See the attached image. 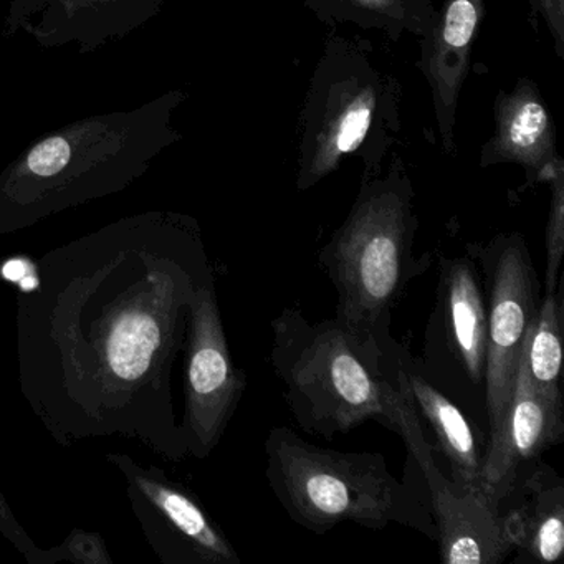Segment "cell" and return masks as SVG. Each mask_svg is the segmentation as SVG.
Segmentation results:
<instances>
[{"mask_svg":"<svg viewBox=\"0 0 564 564\" xmlns=\"http://www.w3.org/2000/svg\"><path fill=\"white\" fill-rule=\"evenodd\" d=\"M414 197L408 167L394 156L379 176L361 180L345 223L316 257L336 292V322L381 355L395 341L392 310L432 263V253L414 256Z\"/></svg>","mask_w":564,"mask_h":564,"instance_id":"1","label":"cell"},{"mask_svg":"<svg viewBox=\"0 0 564 564\" xmlns=\"http://www.w3.org/2000/svg\"><path fill=\"white\" fill-rule=\"evenodd\" d=\"M270 326V366L303 432L332 441L378 421L398 434L401 392L381 352L359 345L335 316L312 323L285 306Z\"/></svg>","mask_w":564,"mask_h":564,"instance_id":"2","label":"cell"},{"mask_svg":"<svg viewBox=\"0 0 564 564\" xmlns=\"http://www.w3.org/2000/svg\"><path fill=\"white\" fill-rule=\"evenodd\" d=\"M265 477L293 523L325 534L338 524L368 530L401 524L435 541L424 488L391 474L378 452H338L305 441L290 427L270 429Z\"/></svg>","mask_w":564,"mask_h":564,"instance_id":"3","label":"cell"},{"mask_svg":"<svg viewBox=\"0 0 564 564\" xmlns=\"http://www.w3.org/2000/svg\"><path fill=\"white\" fill-rule=\"evenodd\" d=\"M401 84L372 62L368 41L332 35L300 113L296 191L318 186L349 158L361 161V180L379 176L401 133Z\"/></svg>","mask_w":564,"mask_h":564,"instance_id":"4","label":"cell"},{"mask_svg":"<svg viewBox=\"0 0 564 564\" xmlns=\"http://www.w3.org/2000/svg\"><path fill=\"white\" fill-rule=\"evenodd\" d=\"M187 98L170 90L141 107L91 115L42 134L0 174V199H58L124 186L183 141L173 120Z\"/></svg>","mask_w":564,"mask_h":564,"instance_id":"5","label":"cell"},{"mask_svg":"<svg viewBox=\"0 0 564 564\" xmlns=\"http://www.w3.org/2000/svg\"><path fill=\"white\" fill-rule=\"evenodd\" d=\"M417 371L455 402L488 438L487 302L477 259H438L435 302L429 315Z\"/></svg>","mask_w":564,"mask_h":564,"instance_id":"6","label":"cell"},{"mask_svg":"<svg viewBox=\"0 0 564 564\" xmlns=\"http://www.w3.org/2000/svg\"><path fill=\"white\" fill-rule=\"evenodd\" d=\"M487 302L488 438L495 434L513 394L528 332L540 308L541 289L530 247L520 232L497 234L470 243ZM487 438V441H488Z\"/></svg>","mask_w":564,"mask_h":564,"instance_id":"7","label":"cell"},{"mask_svg":"<svg viewBox=\"0 0 564 564\" xmlns=\"http://www.w3.org/2000/svg\"><path fill=\"white\" fill-rule=\"evenodd\" d=\"M394 384L401 392L398 435L421 470L437 533L438 557L444 564L501 563L511 553V546L505 536L500 507L484 491L468 490L445 474L408 394L398 382Z\"/></svg>","mask_w":564,"mask_h":564,"instance_id":"8","label":"cell"},{"mask_svg":"<svg viewBox=\"0 0 564 564\" xmlns=\"http://www.w3.org/2000/svg\"><path fill=\"white\" fill-rule=\"evenodd\" d=\"M564 437L563 392H546L518 368L513 394L495 434L487 441L481 485L500 507L520 471Z\"/></svg>","mask_w":564,"mask_h":564,"instance_id":"9","label":"cell"},{"mask_svg":"<svg viewBox=\"0 0 564 564\" xmlns=\"http://www.w3.org/2000/svg\"><path fill=\"white\" fill-rule=\"evenodd\" d=\"M382 356L389 375L408 394L432 452L447 464L445 474L455 484L485 494L481 470L487 437L484 432L417 371L412 356L398 341L389 345Z\"/></svg>","mask_w":564,"mask_h":564,"instance_id":"10","label":"cell"},{"mask_svg":"<svg viewBox=\"0 0 564 564\" xmlns=\"http://www.w3.org/2000/svg\"><path fill=\"white\" fill-rule=\"evenodd\" d=\"M487 15L485 0H442L427 37L421 39L417 68L431 90L445 154H455L458 100L471 64V48Z\"/></svg>","mask_w":564,"mask_h":564,"instance_id":"11","label":"cell"},{"mask_svg":"<svg viewBox=\"0 0 564 564\" xmlns=\"http://www.w3.org/2000/svg\"><path fill=\"white\" fill-rule=\"evenodd\" d=\"M495 131L480 150V167L517 164L527 186L546 184L563 160L556 144V124L533 78L521 77L513 90H498L494 101Z\"/></svg>","mask_w":564,"mask_h":564,"instance_id":"12","label":"cell"},{"mask_svg":"<svg viewBox=\"0 0 564 564\" xmlns=\"http://www.w3.org/2000/svg\"><path fill=\"white\" fill-rule=\"evenodd\" d=\"M517 563H556L564 551V480L553 467L528 464L500 503Z\"/></svg>","mask_w":564,"mask_h":564,"instance_id":"13","label":"cell"},{"mask_svg":"<svg viewBox=\"0 0 564 564\" xmlns=\"http://www.w3.org/2000/svg\"><path fill=\"white\" fill-rule=\"evenodd\" d=\"M170 0H51L24 32L42 48L77 45L78 54L123 41L161 14Z\"/></svg>","mask_w":564,"mask_h":564,"instance_id":"14","label":"cell"},{"mask_svg":"<svg viewBox=\"0 0 564 564\" xmlns=\"http://www.w3.org/2000/svg\"><path fill=\"white\" fill-rule=\"evenodd\" d=\"M189 382L199 401L200 434L206 441H216L224 424L236 411L247 379L234 366L213 302L199 306L197 345L191 358Z\"/></svg>","mask_w":564,"mask_h":564,"instance_id":"15","label":"cell"},{"mask_svg":"<svg viewBox=\"0 0 564 564\" xmlns=\"http://www.w3.org/2000/svg\"><path fill=\"white\" fill-rule=\"evenodd\" d=\"M303 6L323 24H352L392 42L427 37L437 14L432 0H303Z\"/></svg>","mask_w":564,"mask_h":564,"instance_id":"16","label":"cell"},{"mask_svg":"<svg viewBox=\"0 0 564 564\" xmlns=\"http://www.w3.org/2000/svg\"><path fill=\"white\" fill-rule=\"evenodd\" d=\"M564 286L541 296L536 318L528 332L520 365L536 388L546 392H563Z\"/></svg>","mask_w":564,"mask_h":564,"instance_id":"17","label":"cell"},{"mask_svg":"<svg viewBox=\"0 0 564 564\" xmlns=\"http://www.w3.org/2000/svg\"><path fill=\"white\" fill-rule=\"evenodd\" d=\"M160 339V326L151 316H123L108 343V358L115 375L127 381L141 378L148 371Z\"/></svg>","mask_w":564,"mask_h":564,"instance_id":"18","label":"cell"},{"mask_svg":"<svg viewBox=\"0 0 564 564\" xmlns=\"http://www.w3.org/2000/svg\"><path fill=\"white\" fill-rule=\"evenodd\" d=\"M551 189V206L547 214L546 236V269L544 282L541 285L543 295L556 292L561 282V269L564 259V160L554 167L553 174L546 181Z\"/></svg>","mask_w":564,"mask_h":564,"instance_id":"19","label":"cell"},{"mask_svg":"<svg viewBox=\"0 0 564 564\" xmlns=\"http://www.w3.org/2000/svg\"><path fill=\"white\" fill-rule=\"evenodd\" d=\"M531 15L541 19L553 41L554 54L564 58V0H528Z\"/></svg>","mask_w":564,"mask_h":564,"instance_id":"20","label":"cell"},{"mask_svg":"<svg viewBox=\"0 0 564 564\" xmlns=\"http://www.w3.org/2000/svg\"><path fill=\"white\" fill-rule=\"evenodd\" d=\"M9 9L4 22L6 37L21 34L32 21L51 4V0H8Z\"/></svg>","mask_w":564,"mask_h":564,"instance_id":"21","label":"cell"},{"mask_svg":"<svg viewBox=\"0 0 564 564\" xmlns=\"http://www.w3.org/2000/svg\"><path fill=\"white\" fill-rule=\"evenodd\" d=\"M2 273L11 282H21L25 275H29V265L24 260H11V262L6 263Z\"/></svg>","mask_w":564,"mask_h":564,"instance_id":"22","label":"cell"},{"mask_svg":"<svg viewBox=\"0 0 564 564\" xmlns=\"http://www.w3.org/2000/svg\"><path fill=\"white\" fill-rule=\"evenodd\" d=\"M21 285L25 292H29V290H34L35 286H37V280H35L34 276L25 275L24 279L21 280Z\"/></svg>","mask_w":564,"mask_h":564,"instance_id":"23","label":"cell"}]
</instances>
